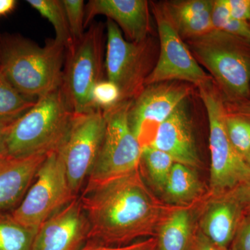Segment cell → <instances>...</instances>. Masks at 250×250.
Returning <instances> with one entry per match:
<instances>
[{
    "mask_svg": "<svg viewBox=\"0 0 250 250\" xmlns=\"http://www.w3.org/2000/svg\"><path fill=\"white\" fill-rule=\"evenodd\" d=\"M211 21L214 30L223 31L250 40V24L234 19L230 14L226 0L213 1Z\"/></svg>",
    "mask_w": 250,
    "mask_h": 250,
    "instance_id": "obj_25",
    "label": "cell"
},
{
    "mask_svg": "<svg viewBox=\"0 0 250 250\" xmlns=\"http://www.w3.org/2000/svg\"><path fill=\"white\" fill-rule=\"evenodd\" d=\"M105 72L106 79L118 87L121 102L131 101L146 87L150 70V47L147 39L141 42L126 40L111 20L106 24Z\"/></svg>",
    "mask_w": 250,
    "mask_h": 250,
    "instance_id": "obj_10",
    "label": "cell"
},
{
    "mask_svg": "<svg viewBox=\"0 0 250 250\" xmlns=\"http://www.w3.org/2000/svg\"><path fill=\"white\" fill-rule=\"evenodd\" d=\"M141 164H144L153 187L162 193L169 174L175 164L170 156L152 146L143 148Z\"/></svg>",
    "mask_w": 250,
    "mask_h": 250,
    "instance_id": "obj_24",
    "label": "cell"
},
{
    "mask_svg": "<svg viewBox=\"0 0 250 250\" xmlns=\"http://www.w3.org/2000/svg\"><path fill=\"white\" fill-rule=\"evenodd\" d=\"M212 0L166 1L160 7L177 34L188 40L213 30Z\"/></svg>",
    "mask_w": 250,
    "mask_h": 250,
    "instance_id": "obj_18",
    "label": "cell"
},
{
    "mask_svg": "<svg viewBox=\"0 0 250 250\" xmlns=\"http://www.w3.org/2000/svg\"><path fill=\"white\" fill-rule=\"evenodd\" d=\"M121 102V94L119 88L107 79H104L94 86L92 91V103L94 108L105 111Z\"/></svg>",
    "mask_w": 250,
    "mask_h": 250,
    "instance_id": "obj_27",
    "label": "cell"
},
{
    "mask_svg": "<svg viewBox=\"0 0 250 250\" xmlns=\"http://www.w3.org/2000/svg\"><path fill=\"white\" fill-rule=\"evenodd\" d=\"M237 194L244 207L246 215L250 214V184L237 189Z\"/></svg>",
    "mask_w": 250,
    "mask_h": 250,
    "instance_id": "obj_35",
    "label": "cell"
},
{
    "mask_svg": "<svg viewBox=\"0 0 250 250\" xmlns=\"http://www.w3.org/2000/svg\"><path fill=\"white\" fill-rule=\"evenodd\" d=\"M226 2L234 19L250 24V0H226Z\"/></svg>",
    "mask_w": 250,
    "mask_h": 250,
    "instance_id": "obj_31",
    "label": "cell"
},
{
    "mask_svg": "<svg viewBox=\"0 0 250 250\" xmlns=\"http://www.w3.org/2000/svg\"><path fill=\"white\" fill-rule=\"evenodd\" d=\"M36 102L18 92L0 69V121L19 118Z\"/></svg>",
    "mask_w": 250,
    "mask_h": 250,
    "instance_id": "obj_23",
    "label": "cell"
},
{
    "mask_svg": "<svg viewBox=\"0 0 250 250\" xmlns=\"http://www.w3.org/2000/svg\"><path fill=\"white\" fill-rule=\"evenodd\" d=\"M245 161H246L247 164H248L250 167V151L249 153H248V155H247L246 159H245Z\"/></svg>",
    "mask_w": 250,
    "mask_h": 250,
    "instance_id": "obj_37",
    "label": "cell"
},
{
    "mask_svg": "<svg viewBox=\"0 0 250 250\" xmlns=\"http://www.w3.org/2000/svg\"><path fill=\"white\" fill-rule=\"evenodd\" d=\"M105 35L103 23H92L82 39L65 49L62 90L67 106L75 115L94 109L92 91L104 80Z\"/></svg>",
    "mask_w": 250,
    "mask_h": 250,
    "instance_id": "obj_6",
    "label": "cell"
},
{
    "mask_svg": "<svg viewBox=\"0 0 250 250\" xmlns=\"http://www.w3.org/2000/svg\"><path fill=\"white\" fill-rule=\"evenodd\" d=\"M186 102L160 125L150 146L168 154L174 162L195 169L200 159Z\"/></svg>",
    "mask_w": 250,
    "mask_h": 250,
    "instance_id": "obj_16",
    "label": "cell"
},
{
    "mask_svg": "<svg viewBox=\"0 0 250 250\" xmlns=\"http://www.w3.org/2000/svg\"><path fill=\"white\" fill-rule=\"evenodd\" d=\"M131 102H122L103 111L106 118L104 136L85 186L105 183L141 167L143 148L129 123Z\"/></svg>",
    "mask_w": 250,
    "mask_h": 250,
    "instance_id": "obj_7",
    "label": "cell"
},
{
    "mask_svg": "<svg viewBox=\"0 0 250 250\" xmlns=\"http://www.w3.org/2000/svg\"><path fill=\"white\" fill-rule=\"evenodd\" d=\"M88 236L89 225L77 197L41 225L31 250H80Z\"/></svg>",
    "mask_w": 250,
    "mask_h": 250,
    "instance_id": "obj_13",
    "label": "cell"
},
{
    "mask_svg": "<svg viewBox=\"0 0 250 250\" xmlns=\"http://www.w3.org/2000/svg\"><path fill=\"white\" fill-rule=\"evenodd\" d=\"M73 42L82 39L85 31V6L83 0H62Z\"/></svg>",
    "mask_w": 250,
    "mask_h": 250,
    "instance_id": "obj_28",
    "label": "cell"
},
{
    "mask_svg": "<svg viewBox=\"0 0 250 250\" xmlns=\"http://www.w3.org/2000/svg\"><path fill=\"white\" fill-rule=\"evenodd\" d=\"M190 93L187 84L164 82L147 85L131 100L129 123L143 149L152 145L160 125L187 101Z\"/></svg>",
    "mask_w": 250,
    "mask_h": 250,
    "instance_id": "obj_11",
    "label": "cell"
},
{
    "mask_svg": "<svg viewBox=\"0 0 250 250\" xmlns=\"http://www.w3.org/2000/svg\"><path fill=\"white\" fill-rule=\"evenodd\" d=\"M0 67H1V65H0Z\"/></svg>",
    "mask_w": 250,
    "mask_h": 250,
    "instance_id": "obj_39",
    "label": "cell"
},
{
    "mask_svg": "<svg viewBox=\"0 0 250 250\" xmlns=\"http://www.w3.org/2000/svg\"><path fill=\"white\" fill-rule=\"evenodd\" d=\"M75 116L61 88L38 99L11 125L6 139L8 156L24 157L58 150Z\"/></svg>",
    "mask_w": 250,
    "mask_h": 250,
    "instance_id": "obj_4",
    "label": "cell"
},
{
    "mask_svg": "<svg viewBox=\"0 0 250 250\" xmlns=\"http://www.w3.org/2000/svg\"><path fill=\"white\" fill-rule=\"evenodd\" d=\"M48 154L0 159V212L21 203Z\"/></svg>",
    "mask_w": 250,
    "mask_h": 250,
    "instance_id": "obj_17",
    "label": "cell"
},
{
    "mask_svg": "<svg viewBox=\"0 0 250 250\" xmlns=\"http://www.w3.org/2000/svg\"><path fill=\"white\" fill-rule=\"evenodd\" d=\"M202 202L179 207L167 217L158 231L157 250L188 249L195 229L194 210Z\"/></svg>",
    "mask_w": 250,
    "mask_h": 250,
    "instance_id": "obj_20",
    "label": "cell"
},
{
    "mask_svg": "<svg viewBox=\"0 0 250 250\" xmlns=\"http://www.w3.org/2000/svg\"><path fill=\"white\" fill-rule=\"evenodd\" d=\"M166 203L187 207L200 203L208 196L195 169L175 163L162 192Z\"/></svg>",
    "mask_w": 250,
    "mask_h": 250,
    "instance_id": "obj_19",
    "label": "cell"
},
{
    "mask_svg": "<svg viewBox=\"0 0 250 250\" xmlns=\"http://www.w3.org/2000/svg\"><path fill=\"white\" fill-rule=\"evenodd\" d=\"M79 198L89 225L88 241L106 246L157 236L162 224L180 207L156 196L141 167L105 183L85 186Z\"/></svg>",
    "mask_w": 250,
    "mask_h": 250,
    "instance_id": "obj_1",
    "label": "cell"
},
{
    "mask_svg": "<svg viewBox=\"0 0 250 250\" xmlns=\"http://www.w3.org/2000/svg\"><path fill=\"white\" fill-rule=\"evenodd\" d=\"M77 197L70 187L62 158L54 151L46 157L22 201L11 213L24 226L38 231Z\"/></svg>",
    "mask_w": 250,
    "mask_h": 250,
    "instance_id": "obj_8",
    "label": "cell"
},
{
    "mask_svg": "<svg viewBox=\"0 0 250 250\" xmlns=\"http://www.w3.org/2000/svg\"><path fill=\"white\" fill-rule=\"evenodd\" d=\"M203 204L197 228L215 246L228 250L246 215L236 190L217 196L208 193Z\"/></svg>",
    "mask_w": 250,
    "mask_h": 250,
    "instance_id": "obj_14",
    "label": "cell"
},
{
    "mask_svg": "<svg viewBox=\"0 0 250 250\" xmlns=\"http://www.w3.org/2000/svg\"><path fill=\"white\" fill-rule=\"evenodd\" d=\"M36 233L18 222L11 213L0 212V250H31Z\"/></svg>",
    "mask_w": 250,
    "mask_h": 250,
    "instance_id": "obj_21",
    "label": "cell"
},
{
    "mask_svg": "<svg viewBox=\"0 0 250 250\" xmlns=\"http://www.w3.org/2000/svg\"><path fill=\"white\" fill-rule=\"evenodd\" d=\"M17 2L16 0H0V16H6L12 12Z\"/></svg>",
    "mask_w": 250,
    "mask_h": 250,
    "instance_id": "obj_36",
    "label": "cell"
},
{
    "mask_svg": "<svg viewBox=\"0 0 250 250\" xmlns=\"http://www.w3.org/2000/svg\"><path fill=\"white\" fill-rule=\"evenodd\" d=\"M225 125L230 142L245 160L250 151V120L228 111Z\"/></svg>",
    "mask_w": 250,
    "mask_h": 250,
    "instance_id": "obj_26",
    "label": "cell"
},
{
    "mask_svg": "<svg viewBox=\"0 0 250 250\" xmlns=\"http://www.w3.org/2000/svg\"><path fill=\"white\" fill-rule=\"evenodd\" d=\"M106 129L103 110L75 115L66 137L59 148L72 192L76 196L87 182L97 160Z\"/></svg>",
    "mask_w": 250,
    "mask_h": 250,
    "instance_id": "obj_9",
    "label": "cell"
},
{
    "mask_svg": "<svg viewBox=\"0 0 250 250\" xmlns=\"http://www.w3.org/2000/svg\"><path fill=\"white\" fill-rule=\"evenodd\" d=\"M160 40V53L145 85L171 82H186L200 87L212 78L199 65L160 7L154 8Z\"/></svg>",
    "mask_w": 250,
    "mask_h": 250,
    "instance_id": "obj_12",
    "label": "cell"
},
{
    "mask_svg": "<svg viewBox=\"0 0 250 250\" xmlns=\"http://www.w3.org/2000/svg\"><path fill=\"white\" fill-rule=\"evenodd\" d=\"M97 16H106L116 23L130 42H143L150 32L149 3L146 0H90L85 6V28Z\"/></svg>",
    "mask_w": 250,
    "mask_h": 250,
    "instance_id": "obj_15",
    "label": "cell"
},
{
    "mask_svg": "<svg viewBox=\"0 0 250 250\" xmlns=\"http://www.w3.org/2000/svg\"><path fill=\"white\" fill-rule=\"evenodd\" d=\"M194 57L208 70L228 104L250 99V40L218 30L188 40Z\"/></svg>",
    "mask_w": 250,
    "mask_h": 250,
    "instance_id": "obj_3",
    "label": "cell"
},
{
    "mask_svg": "<svg viewBox=\"0 0 250 250\" xmlns=\"http://www.w3.org/2000/svg\"><path fill=\"white\" fill-rule=\"evenodd\" d=\"M80 250H157V238H146L124 246H106L88 241Z\"/></svg>",
    "mask_w": 250,
    "mask_h": 250,
    "instance_id": "obj_29",
    "label": "cell"
},
{
    "mask_svg": "<svg viewBox=\"0 0 250 250\" xmlns=\"http://www.w3.org/2000/svg\"><path fill=\"white\" fill-rule=\"evenodd\" d=\"M27 2L53 26L55 40L65 46L73 43L62 0H27Z\"/></svg>",
    "mask_w": 250,
    "mask_h": 250,
    "instance_id": "obj_22",
    "label": "cell"
},
{
    "mask_svg": "<svg viewBox=\"0 0 250 250\" xmlns=\"http://www.w3.org/2000/svg\"><path fill=\"white\" fill-rule=\"evenodd\" d=\"M209 126L210 154L208 195L217 196L250 184V167L233 148L227 132V108L220 90L212 82L199 87Z\"/></svg>",
    "mask_w": 250,
    "mask_h": 250,
    "instance_id": "obj_5",
    "label": "cell"
},
{
    "mask_svg": "<svg viewBox=\"0 0 250 250\" xmlns=\"http://www.w3.org/2000/svg\"><path fill=\"white\" fill-rule=\"evenodd\" d=\"M65 57V46L55 39L40 46L22 36H0V69L29 98L38 100L61 88Z\"/></svg>",
    "mask_w": 250,
    "mask_h": 250,
    "instance_id": "obj_2",
    "label": "cell"
},
{
    "mask_svg": "<svg viewBox=\"0 0 250 250\" xmlns=\"http://www.w3.org/2000/svg\"><path fill=\"white\" fill-rule=\"evenodd\" d=\"M18 118L0 121V159L8 156L6 150V139L11 125Z\"/></svg>",
    "mask_w": 250,
    "mask_h": 250,
    "instance_id": "obj_33",
    "label": "cell"
},
{
    "mask_svg": "<svg viewBox=\"0 0 250 250\" xmlns=\"http://www.w3.org/2000/svg\"><path fill=\"white\" fill-rule=\"evenodd\" d=\"M188 250H228L215 246L196 228Z\"/></svg>",
    "mask_w": 250,
    "mask_h": 250,
    "instance_id": "obj_32",
    "label": "cell"
},
{
    "mask_svg": "<svg viewBox=\"0 0 250 250\" xmlns=\"http://www.w3.org/2000/svg\"><path fill=\"white\" fill-rule=\"evenodd\" d=\"M227 111L230 113L244 117L250 121V99L241 103L228 104L225 103Z\"/></svg>",
    "mask_w": 250,
    "mask_h": 250,
    "instance_id": "obj_34",
    "label": "cell"
},
{
    "mask_svg": "<svg viewBox=\"0 0 250 250\" xmlns=\"http://www.w3.org/2000/svg\"><path fill=\"white\" fill-rule=\"evenodd\" d=\"M229 249L250 250V214L245 215Z\"/></svg>",
    "mask_w": 250,
    "mask_h": 250,
    "instance_id": "obj_30",
    "label": "cell"
},
{
    "mask_svg": "<svg viewBox=\"0 0 250 250\" xmlns=\"http://www.w3.org/2000/svg\"><path fill=\"white\" fill-rule=\"evenodd\" d=\"M228 250H230V249H228Z\"/></svg>",
    "mask_w": 250,
    "mask_h": 250,
    "instance_id": "obj_38",
    "label": "cell"
}]
</instances>
